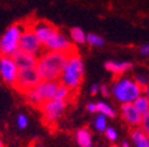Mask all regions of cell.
Here are the masks:
<instances>
[{"mask_svg":"<svg viewBox=\"0 0 149 147\" xmlns=\"http://www.w3.org/2000/svg\"><path fill=\"white\" fill-rule=\"evenodd\" d=\"M0 147H5V146H4V142H3L1 139H0Z\"/></svg>","mask_w":149,"mask_h":147,"instance_id":"e575fe53","label":"cell"},{"mask_svg":"<svg viewBox=\"0 0 149 147\" xmlns=\"http://www.w3.org/2000/svg\"><path fill=\"white\" fill-rule=\"evenodd\" d=\"M59 85H61V82L58 80H56V81H46V80H43L38 86H37L36 88H33V89L36 91V93L38 94L39 99L44 104V102H46L49 100L54 99Z\"/></svg>","mask_w":149,"mask_h":147,"instance_id":"8fae6325","label":"cell"},{"mask_svg":"<svg viewBox=\"0 0 149 147\" xmlns=\"http://www.w3.org/2000/svg\"><path fill=\"white\" fill-rule=\"evenodd\" d=\"M70 40L74 45H82L86 43V34L81 27H72L70 30Z\"/></svg>","mask_w":149,"mask_h":147,"instance_id":"e0dca14e","label":"cell"},{"mask_svg":"<svg viewBox=\"0 0 149 147\" xmlns=\"http://www.w3.org/2000/svg\"><path fill=\"white\" fill-rule=\"evenodd\" d=\"M42 81H43V79L39 76L38 69L36 67H32V68L19 71L18 77H17V81L13 87L24 94L25 92L36 88Z\"/></svg>","mask_w":149,"mask_h":147,"instance_id":"5b68a950","label":"cell"},{"mask_svg":"<svg viewBox=\"0 0 149 147\" xmlns=\"http://www.w3.org/2000/svg\"><path fill=\"white\" fill-rule=\"evenodd\" d=\"M84 69L85 67L82 58L77 54V52L72 53L63 67L58 81L61 82V85L68 87L71 92H74L79 88L83 81Z\"/></svg>","mask_w":149,"mask_h":147,"instance_id":"7a4b0ae2","label":"cell"},{"mask_svg":"<svg viewBox=\"0 0 149 147\" xmlns=\"http://www.w3.org/2000/svg\"><path fill=\"white\" fill-rule=\"evenodd\" d=\"M34 147H45V146H44V145H42V144H37Z\"/></svg>","mask_w":149,"mask_h":147,"instance_id":"836d02e7","label":"cell"},{"mask_svg":"<svg viewBox=\"0 0 149 147\" xmlns=\"http://www.w3.org/2000/svg\"><path fill=\"white\" fill-rule=\"evenodd\" d=\"M110 93L121 105L134 104V101L142 95V87L139 86L134 79L121 77L111 85Z\"/></svg>","mask_w":149,"mask_h":147,"instance_id":"3957f363","label":"cell"},{"mask_svg":"<svg viewBox=\"0 0 149 147\" xmlns=\"http://www.w3.org/2000/svg\"><path fill=\"white\" fill-rule=\"evenodd\" d=\"M104 67L107 71L116 76H122L123 73L128 72L133 67V64L130 61H115V60H109L104 64Z\"/></svg>","mask_w":149,"mask_h":147,"instance_id":"5bb4252c","label":"cell"},{"mask_svg":"<svg viewBox=\"0 0 149 147\" xmlns=\"http://www.w3.org/2000/svg\"><path fill=\"white\" fill-rule=\"evenodd\" d=\"M130 138L135 147H149V137L141 130L140 127H136L130 133Z\"/></svg>","mask_w":149,"mask_h":147,"instance_id":"9a60e30c","label":"cell"},{"mask_svg":"<svg viewBox=\"0 0 149 147\" xmlns=\"http://www.w3.org/2000/svg\"><path fill=\"white\" fill-rule=\"evenodd\" d=\"M100 92L103 97H109L111 93H110V88L107 86V85H100Z\"/></svg>","mask_w":149,"mask_h":147,"instance_id":"f1b7e54d","label":"cell"},{"mask_svg":"<svg viewBox=\"0 0 149 147\" xmlns=\"http://www.w3.org/2000/svg\"><path fill=\"white\" fill-rule=\"evenodd\" d=\"M18 73L19 69L11 57H0V76L6 84L14 86Z\"/></svg>","mask_w":149,"mask_h":147,"instance_id":"9c48e42d","label":"cell"},{"mask_svg":"<svg viewBox=\"0 0 149 147\" xmlns=\"http://www.w3.org/2000/svg\"><path fill=\"white\" fill-rule=\"evenodd\" d=\"M104 134H105L107 139L109 141H111V142H115L117 140V138H118V133H117V131L115 130L114 127H107V130L104 131Z\"/></svg>","mask_w":149,"mask_h":147,"instance_id":"cb8c5ba5","label":"cell"},{"mask_svg":"<svg viewBox=\"0 0 149 147\" xmlns=\"http://www.w3.org/2000/svg\"><path fill=\"white\" fill-rule=\"evenodd\" d=\"M24 95L26 97L27 101H29L31 105H33L34 107H38V108H40V106L43 105L42 100L39 99L38 94L36 93V91H34V89H30V91L25 92V93H24Z\"/></svg>","mask_w":149,"mask_h":147,"instance_id":"7402d4cb","label":"cell"},{"mask_svg":"<svg viewBox=\"0 0 149 147\" xmlns=\"http://www.w3.org/2000/svg\"><path fill=\"white\" fill-rule=\"evenodd\" d=\"M94 126L98 132H104L107 130V118L102 114H98L94 120Z\"/></svg>","mask_w":149,"mask_h":147,"instance_id":"603a6c76","label":"cell"},{"mask_svg":"<svg viewBox=\"0 0 149 147\" xmlns=\"http://www.w3.org/2000/svg\"><path fill=\"white\" fill-rule=\"evenodd\" d=\"M24 28L25 23L13 24L0 36V57H12L19 49V41Z\"/></svg>","mask_w":149,"mask_h":147,"instance_id":"277c9868","label":"cell"},{"mask_svg":"<svg viewBox=\"0 0 149 147\" xmlns=\"http://www.w3.org/2000/svg\"><path fill=\"white\" fill-rule=\"evenodd\" d=\"M86 43L92 47H102L104 45V39L101 35L95 33H88L86 34Z\"/></svg>","mask_w":149,"mask_h":147,"instance_id":"ffe728a7","label":"cell"},{"mask_svg":"<svg viewBox=\"0 0 149 147\" xmlns=\"http://www.w3.org/2000/svg\"><path fill=\"white\" fill-rule=\"evenodd\" d=\"M86 111H88L89 113H95V112H97V111H96V104H95V102H88V104H86Z\"/></svg>","mask_w":149,"mask_h":147,"instance_id":"f546056e","label":"cell"},{"mask_svg":"<svg viewBox=\"0 0 149 147\" xmlns=\"http://www.w3.org/2000/svg\"><path fill=\"white\" fill-rule=\"evenodd\" d=\"M11 58L19 71L36 67L37 61H38V57L33 56L31 53H27L25 51H22V49H18Z\"/></svg>","mask_w":149,"mask_h":147,"instance_id":"7c38bea8","label":"cell"},{"mask_svg":"<svg viewBox=\"0 0 149 147\" xmlns=\"http://www.w3.org/2000/svg\"><path fill=\"white\" fill-rule=\"evenodd\" d=\"M140 53H141V56H143V57H149V43L143 44L140 47Z\"/></svg>","mask_w":149,"mask_h":147,"instance_id":"83f0119b","label":"cell"},{"mask_svg":"<svg viewBox=\"0 0 149 147\" xmlns=\"http://www.w3.org/2000/svg\"><path fill=\"white\" fill-rule=\"evenodd\" d=\"M72 93H73V92H71V91H70L68 87H65L64 85H59L58 91H57V93H56L54 99H56V100H61V101H66V102H68V100L71 98Z\"/></svg>","mask_w":149,"mask_h":147,"instance_id":"44dd1931","label":"cell"},{"mask_svg":"<svg viewBox=\"0 0 149 147\" xmlns=\"http://www.w3.org/2000/svg\"><path fill=\"white\" fill-rule=\"evenodd\" d=\"M121 147H130V145H129L128 141H123V142L121 144Z\"/></svg>","mask_w":149,"mask_h":147,"instance_id":"d6a6232c","label":"cell"},{"mask_svg":"<svg viewBox=\"0 0 149 147\" xmlns=\"http://www.w3.org/2000/svg\"><path fill=\"white\" fill-rule=\"evenodd\" d=\"M72 53H76V52H72ZM72 53L44 51L38 57V61H37V66H36L42 79L46 81L59 80L63 67Z\"/></svg>","mask_w":149,"mask_h":147,"instance_id":"6da1fadb","label":"cell"},{"mask_svg":"<svg viewBox=\"0 0 149 147\" xmlns=\"http://www.w3.org/2000/svg\"><path fill=\"white\" fill-rule=\"evenodd\" d=\"M121 114L123 120L134 128L140 127L142 114L137 111V108L134 106V104H123L121 105Z\"/></svg>","mask_w":149,"mask_h":147,"instance_id":"4fadbf2b","label":"cell"},{"mask_svg":"<svg viewBox=\"0 0 149 147\" xmlns=\"http://www.w3.org/2000/svg\"><path fill=\"white\" fill-rule=\"evenodd\" d=\"M76 141L79 147H92V135L88 128H81L76 132Z\"/></svg>","mask_w":149,"mask_h":147,"instance_id":"2e32d148","label":"cell"},{"mask_svg":"<svg viewBox=\"0 0 149 147\" xmlns=\"http://www.w3.org/2000/svg\"><path fill=\"white\" fill-rule=\"evenodd\" d=\"M27 124H29V120H27L26 115H24V114H19V115L17 117V126L19 127L20 130H24V128H26Z\"/></svg>","mask_w":149,"mask_h":147,"instance_id":"484cf974","label":"cell"},{"mask_svg":"<svg viewBox=\"0 0 149 147\" xmlns=\"http://www.w3.org/2000/svg\"><path fill=\"white\" fill-rule=\"evenodd\" d=\"M30 25L43 45H45L46 41L58 31V28L54 25H52L46 20H36L34 23H30Z\"/></svg>","mask_w":149,"mask_h":147,"instance_id":"30bf717a","label":"cell"},{"mask_svg":"<svg viewBox=\"0 0 149 147\" xmlns=\"http://www.w3.org/2000/svg\"><path fill=\"white\" fill-rule=\"evenodd\" d=\"M140 128L149 137V114H146L142 117L141 124H140Z\"/></svg>","mask_w":149,"mask_h":147,"instance_id":"d4e9b609","label":"cell"},{"mask_svg":"<svg viewBox=\"0 0 149 147\" xmlns=\"http://www.w3.org/2000/svg\"><path fill=\"white\" fill-rule=\"evenodd\" d=\"M43 48H44V45L42 44V41L38 39V36L36 35V33L31 28L30 23L29 24L25 23V28H24V32L20 36V41H19V49L31 53L36 57H39L44 52L42 51Z\"/></svg>","mask_w":149,"mask_h":147,"instance_id":"8992f818","label":"cell"},{"mask_svg":"<svg viewBox=\"0 0 149 147\" xmlns=\"http://www.w3.org/2000/svg\"><path fill=\"white\" fill-rule=\"evenodd\" d=\"M96 111L104 115L105 118H115L116 117V111L114 107H111V105L104 102V101H98L96 102Z\"/></svg>","mask_w":149,"mask_h":147,"instance_id":"ac0fdd59","label":"cell"},{"mask_svg":"<svg viewBox=\"0 0 149 147\" xmlns=\"http://www.w3.org/2000/svg\"><path fill=\"white\" fill-rule=\"evenodd\" d=\"M66 35H64L62 32L57 31L51 38L46 41L44 45V48L46 51L52 52H61V53H72L76 52V47Z\"/></svg>","mask_w":149,"mask_h":147,"instance_id":"ba28073f","label":"cell"},{"mask_svg":"<svg viewBox=\"0 0 149 147\" xmlns=\"http://www.w3.org/2000/svg\"><path fill=\"white\" fill-rule=\"evenodd\" d=\"M134 106L137 108V111L143 115L149 114V100L142 94L141 97H139L135 101H134Z\"/></svg>","mask_w":149,"mask_h":147,"instance_id":"d6986e66","label":"cell"},{"mask_svg":"<svg viewBox=\"0 0 149 147\" xmlns=\"http://www.w3.org/2000/svg\"><path fill=\"white\" fill-rule=\"evenodd\" d=\"M142 94H143V95H144V97H146V98L149 100V85L142 89Z\"/></svg>","mask_w":149,"mask_h":147,"instance_id":"1f68e13d","label":"cell"},{"mask_svg":"<svg viewBox=\"0 0 149 147\" xmlns=\"http://www.w3.org/2000/svg\"><path fill=\"white\" fill-rule=\"evenodd\" d=\"M98 92H100V85L98 84H95V85L91 86V88H90V94L91 95H96Z\"/></svg>","mask_w":149,"mask_h":147,"instance_id":"4dcf8cb0","label":"cell"},{"mask_svg":"<svg viewBox=\"0 0 149 147\" xmlns=\"http://www.w3.org/2000/svg\"><path fill=\"white\" fill-rule=\"evenodd\" d=\"M66 101H61V100H49L44 102L40 106V111L43 114V120L46 125L51 126L57 122L61 117L63 115L64 111L66 109Z\"/></svg>","mask_w":149,"mask_h":147,"instance_id":"52a82bcc","label":"cell"},{"mask_svg":"<svg viewBox=\"0 0 149 147\" xmlns=\"http://www.w3.org/2000/svg\"><path fill=\"white\" fill-rule=\"evenodd\" d=\"M136 82H137V85L139 86H141L142 87V89L144 88V87H147L148 86V81H149V79H147L144 76H141V74H137L136 77H135V79H134Z\"/></svg>","mask_w":149,"mask_h":147,"instance_id":"4316f807","label":"cell"}]
</instances>
